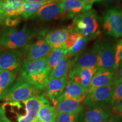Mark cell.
Returning <instances> with one entry per match:
<instances>
[{"label":"cell","instance_id":"cell-1","mask_svg":"<svg viewBox=\"0 0 122 122\" xmlns=\"http://www.w3.org/2000/svg\"><path fill=\"white\" fill-rule=\"evenodd\" d=\"M48 102L45 94L21 102H5L0 106V122H33L41 107Z\"/></svg>","mask_w":122,"mask_h":122},{"label":"cell","instance_id":"cell-2","mask_svg":"<svg viewBox=\"0 0 122 122\" xmlns=\"http://www.w3.org/2000/svg\"><path fill=\"white\" fill-rule=\"evenodd\" d=\"M50 70L46 58L31 61H23L20 76L27 83L42 92L45 90Z\"/></svg>","mask_w":122,"mask_h":122},{"label":"cell","instance_id":"cell-3","mask_svg":"<svg viewBox=\"0 0 122 122\" xmlns=\"http://www.w3.org/2000/svg\"><path fill=\"white\" fill-rule=\"evenodd\" d=\"M38 35L37 28L32 24H25L19 28L5 30L0 37V44L8 49L17 50L30 43Z\"/></svg>","mask_w":122,"mask_h":122},{"label":"cell","instance_id":"cell-4","mask_svg":"<svg viewBox=\"0 0 122 122\" xmlns=\"http://www.w3.org/2000/svg\"><path fill=\"white\" fill-rule=\"evenodd\" d=\"M101 24L100 18L96 11L90 10L76 15L68 27L91 41L100 36Z\"/></svg>","mask_w":122,"mask_h":122},{"label":"cell","instance_id":"cell-5","mask_svg":"<svg viewBox=\"0 0 122 122\" xmlns=\"http://www.w3.org/2000/svg\"><path fill=\"white\" fill-rule=\"evenodd\" d=\"M41 92L19 76L0 96V101L5 102H21L33 96L40 95Z\"/></svg>","mask_w":122,"mask_h":122},{"label":"cell","instance_id":"cell-6","mask_svg":"<svg viewBox=\"0 0 122 122\" xmlns=\"http://www.w3.org/2000/svg\"><path fill=\"white\" fill-rule=\"evenodd\" d=\"M105 32L114 38L122 37V12L120 9L113 7L105 12L102 20Z\"/></svg>","mask_w":122,"mask_h":122},{"label":"cell","instance_id":"cell-7","mask_svg":"<svg viewBox=\"0 0 122 122\" xmlns=\"http://www.w3.org/2000/svg\"><path fill=\"white\" fill-rule=\"evenodd\" d=\"M102 43L103 39H101L96 41L88 49L83 50L72 61L71 68L96 66L98 54Z\"/></svg>","mask_w":122,"mask_h":122},{"label":"cell","instance_id":"cell-8","mask_svg":"<svg viewBox=\"0 0 122 122\" xmlns=\"http://www.w3.org/2000/svg\"><path fill=\"white\" fill-rule=\"evenodd\" d=\"M114 82L105 86L96 88L88 93L83 100L86 107L109 104L114 91Z\"/></svg>","mask_w":122,"mask_h":122},{"label":"cell","instance_id":"cell-9","mask_svg":"<svg viewBox=\"0 0 122 122\" xmlns=\"http://www.w3.org/2000/svg\"><path fill=\"white\" fill-rule=\"evenodd\" d=\"M116 44L113 40L103 39L96 67L97 70H115Z\"/></svg>","mask_w":122,"mask_h":122},{"label":"cell","instance_id":"cell-10","mask_svg":"<svg viewBox=\"0 0 122 122\" xmlns=\"http://www.w3.org/2000/svg\"><path fill=\"white\" fill-rule=\"evenodd\" d=\"M24 56L21 51L8 49L0 50V70L16 74L20 72Z\"/></svg>","mask_w":122,"mask_h":122},{"label":"cell","instance_id":"cell-11","mask_svg":"<svg viewBox=\"0 0 122 122\" xmlns=\"http://www.w3.org/2000/svg\"><path fill=\"white\" fill-rule=\"evenodd\" d=\"M112 114L110 104L86 107L79 115L77 122H103Z\"/></svg>","mask_w":122,"mask_h":122},{"label":"cell","instance_id":"cell-12","mask_svg":"<svg viewBox=\"0 0 122 122\" xmlns=\"http://www.w3.org/2000/svg\"><path fill=\"white\" fill-rule=\"evenodd\" d=\"M52 51L45 40L40 39L30 42L23 48L24 61H31L46 58Z\"/></svg>","mask_w":122,"mask_h":122},{"label":"cell","instance_id":"cell-13","mask_svg":"<svg viewBox=\"0 0 122 122\" xmlns=\"http://www.w3.org/2000/svg\"><path fill=\"white\" fill-rule=\"evenodd\" d=\"M93 2L94 0H60L61 7L63 11L62 18H74L79 14L91 10Z\"/></svg>","mask_w":122,"mask_h":122},{"label":"cell","instance_id":"cell-14","mask_svg":"<svg viewBox=\"0 0 122 122\" xmlns=\"http://www.w3.org/2000/svg\"><path fill=\"white\" fill-rule=\"evenodd\" d=\"M63 11L60 5V0H51L41 7L33 19L41 22H48L62 18Z\"/></svg>","mask_w":122,"mask_h":122},{"label":"cell","instance_id":"cell-15","mask_svg":"<svg viewBox=\"0 0 122 122\" xmlns=\"http://www.w3.org/2000/svg\"><path fill=\"white\" fill-rule=\"evenodd\" d=\"M96 66L92 67L71 68L68 72L70 80L79 84L82 87L88 89L93 77L97 71Z\"/></svg>","mask_w":122,"mask_h":122},{"label":"cell","instance_id":"cell-16","mask_svg":"<svg viewBox=\"0 0 122 122\" xmlns=\"http://www.w3.org/2000/svg\"><path fill=\"white\" fill-rule=\"evenodd\" d=\"M118 78L116 69L98 70L90 83L87 89V94L96 88L113 83Z\"/></svg>","mask_w":122,"mask_h":122},{"label":"cell","instance_id":"cell-17","mask_svg":"<svg viewBox=\"0 0 122 122\" xmlns=\"http://www.w3.org/2000/svg\"><path fill=\"white\" fill-rule=\"evenodd\" d=\"M87 94V89L71 80L67 81L65 89L56 102L63 100H75L83 102Z\"/></svg>","mask_w":122,"mask_h":122},{"label":"cell","instance_id":"cell-18","mask_svg":"<svg viewBox=\"0 0 122 122\" xmlns=\"http://www.w3.org/2000/svg\"><path fill=\"white\" fill-rule=\"evenodd\" d=\"M67 81V76L59 79H48L46 86V96L53 103V106L56 101L62 94Z\"/></svg>","mask_w":122,"mask_h":122},{"label":"cell","instance_id":"cell-19","mask_svg":"<svg viewBox=\"0 0 122 122\" xmlns=\"http://www.w3.org/2000/svg\"><path fill=\"white\" fill-rule=\"evenodd\" d=\"M69 32L68 27H63L50 30L45 37V41L52 50L65 48V42Z\"/></svg>","mask_w":122,"mask_h":122},{"label":"cell","instance_id":"cell-20","mask_svg":"<svg viewBox=\"0 0 122 122\" xmlns=\"http://www.w3.org/2000/svg\"><path fill=\"white\" fill-rule=\"evenodd\" d=\"M82 102L75 100H63L56 102L54 106L56 114H80L84 109Z\"/></svg>","mask_w":122,"mask_h":122},{"label":"cell","instance_id":"cell-21","mask_svg":"<svg viewBox=\"0 0 122 122\" xmlns=\"http://www.w3.org/2000/svg\"><path fill=\"white\" fill-rule=\"evenodd\" d=\"M0 6L5 16H20L24 6L23 0H0Z\"/></svg>","mask_w":122,"mask_h":122},{"label":"cell","instance_id":"cell-22","mask_svg":"<svg viewBox=\"0 0 122 122\" xmlns=\"http://www.w3.org/2000/svg\"><path fill=\"white\" fill-rule=\"evenodd\" d=\"M72 58L66 56L59 61L56 67L50 71L49 79H59L67 76L72 65Z\"/></svg>","mask_w":122,"mask_h":122},{"label":"cell","instance_id":"cell-23","mask_svg":"<svg viewBox=\"0 0 122 122\" xmlns=\"http://www.w3.org/2000/svg\"><path fill=\"white\" fill-rule=\"evenodd\" d=\"M57 114L54 106L49 102L45 103L41 107L38 112L37 122H56Z\"/></svg>","mask_w":122,"mask_h":122},{"label":"cell","instance_id":"cell-24","mask_svg":"<svg viewBox=\"0 0 122 122\" xmlns=\"http://www.w3.org/2000/svg\"><path fill=\"white\" fill-rule=\"evenodd\" d=\"M67 54V49L66 47L52 50L46 57L47 63L50 71L54 68L59 61L63 59Z\"/></svg>","mask_w":122,"mask_h":122},{"label":"cell","instance_id":"cell-25","mask_svg":"<svg viewBox=\"0 0 122 122\" xmlns=\"http://www.w3.org/2000/svg\"><path fill=\"white\" fill-rule=\"evenodd\" d=\"M49 1V2H50ZM49 2L41 4H33V3L24 2L23 10L20 16L22 19H33L37 14L41 7L48 4Z\"/></svg>","mask_w":122,"mask_h":122},{"label":"cell","instance_id":"cell-26","mask_svg":"<svg viewBox=\"0 0 122 122\" xmlns=\"http://www.w3.org/2000/svg\"><path fill=\"white\" fill-rule=\"evenodd\" d=\"M16 80V74L14 73L0 70V96Z\"/></svg>","mask_w":122,"mask_h":122},{"label":"cell","instance_id":"cell-27","mask_svg":"<svg viewBox=\"0 0 122 122\" xmlns=\"http://www.w3.org/2000/svg\"><path fill=\"white\" fill-rule=\"evenodd\" d=\"M89 41H90V40L88 38L81 36L77 40V41L73 46L67 50V56L70 58L76 57L83 51L84 49L85 48V46Z\"/></svg>","mask_w":122,"mask_h":122},{"label":"cell","instance_id":"cell-28","mask_svg":"<svg viewBox=\"0 0 122 122\" xmlns=\"http://www.w3.org/2000/svg\"><path fill=\"white\" fill-rule=\"evenodd\" d=\"M119 99H122V79L121 78L117 79L114 81V91L109 104H112Z\"/></svg>","mask_w":122,"mask_h":122},{"label":"cell","instance_id":"cell-29","mask_svg":"<svg viewBox=\"0 0 122 122\" xmlns=\"http://www.w3.org/2000/svg\"><path fill=\"white\" fill-rule=\"evenodd\" d=\"M68 28L69 29V32H68L66 40L65 42L66 48L67 50L73 46V45L77 41V40L81 36V35L71 30L68 27Z\"/></svg>","mask_w":122,"mask_h":122},{"label":"cell","instance_id":"cell-30","mask_svg":"<svg viewBox=\"0 0 122 122\" xmlns=\"http://www.w3.org/2000/svg\"><path fill=\"white\" fill-rule=\"evenodd\" d=\"M79 114L61 113L57 115L56 122H77Z\"/></svg>","mask_w":122,"mask_h":122},{"label":"cell","instance_id":"cell-31","mask_svg":"<svg viewBox=\"0 0 122 122\" xmlns=\"http://www.w3.org/2000/svg\"><path fill=\"white\" fill-rule=\"evenodd\" d=\"M22 19L21 16H7L5 19L4 24L9 28H14V27L19 25Z\"/></svg>","mask_w":122,"mask_h":122},{"label":"cell","instance_id":"cell-32","mask_svg":"<svg viewBox=\"0 0 122 122\" xmlns=\"http://www.w3.org/2000/svg\"><path fill=\"white\" fill-rule=\"evenodd\" d=\"M110 107L112 114L122 118V99L117 100L111 104Z\"/></svg>","mask_w":122,"mask_h":122},{"label":"cell","instance_id":"cell-33","mask_svg":"<svg viewBox=\"0 0 122 122\" xmlns=\"http://www.w3.org/2000/svg\"><path fill=\"white\" fill-rule=\"evenodd\" d=\"M122 62V39L116 44L115 46V64L117 66L120 62Z\"/></svg>","mask_w":122,"mask_h":122},{"label":"cell","instance_id":"cell-34","mask_svg":"<svg viewBox=\"0 0 122 122\" xmlns=\"http://www.w3.org/2000/svg\"><path fill=\"white\" fill-rule=\"evenodd\" d=\"M122 0H94V2H101L105 6L115 5L119 4Z\"/></svg>","mask_w":122,"mask_h":122},{"label":"cell","instance_id":"cell-35","mask_svg":"<svg viewBox=\"0 0 122 122\" xmlns=\"http://www.w3.org/2000/svg\"><path fill=\"white\" fill-rule=\"evenodd\" d=\"M122 118L119 116L112 114L110 118L103 122H121Z\"/></svg>","mask_w":122,"mask_h":122},{"label":"cell","instance_id":"cell-36","mask_svg":"<svg viewBox=\"0 0 122 122\" xmlns=\"http://www.w3.org/2000/svg\"><path fill=\"white\" fill-rule=\"evenodd\" d=\"M116 70L119 78L122 79V62L118 64L116 67Z\"/></svg>","mask_w":122,"mask_h":122},{"label":"cell","instance_id":"cell-37","mask_svg":"<svg viewBox=\"0 0 122 122\" xmlns=\"http://www.w3.org/2000/svg\"><path fill=\"white\" fill-rule=\"evenodd\" d=\"M24 2L27 3H33V4H41V3H45L51 1V0H23Z\"/></svg>","mask_w":122,"mask_h":122},{"label":"cell","instance_id":"cell-38","mask_svg":"<svg viewBox=\"0 0 122 122\" xmlns=\"http://www.w3.org/2000/svg\"><path fill=\"white\" fill-rule=\"evenodd\" d=\"M5 18H6V16H5L4 13H3V12L2 11V9H1V6H0V25L4 24Z\"/></svg>","mask_w":122,"mask_h":122},{"label":"cell","instance_id":"cell-39","mask_svg":"<svg viewBox=\"0 0 122 122\" xmlns=\"http://www.w3.org/2000/svg\"><path fill=\"white\" fill-rule=\"evenodd\" d=\"M81 1H91V0H81Z\"/></svg>","mask_w":122,"mask_h":122},{"label":"cell","instance_id":"cell-40","mask_svg":"<svg viewBox=\"0 0 122 122\" xmlns=\"http://www.w3.org/2000/svg\"><path fill=\"white\" fill-rule=\"evenodd\" d=\"M120 10H121L122 12V6L121 7V9H120Z\"/></svg>","mask_w":122,"mask_h":122},{"label":"cell","instance_id":"cell-41","mask_svg":"<svg viewBox=\"0 0 122 122\" xmlns=\"http://www.w3.org/2000/svg\"><path fill=\"white\" fill-rule=\"evenodd\" d=\"M36 120H35V121H33V122H36Z\"/></svg>","mask_w":122,"mask_h":122},{"label":"cell","instance_id":"cell-42","mask_svg":"<svg viewBox=\"0 0 122 122\" xmlns=\"http://www.w3.org/2000/svg\"><path fill=\"white\" fill-rule=\"evenodd\" d=\"M0 46H1V44H0Z\"/></svg>","mask_w":122,"mask_h":122},{"label":"cell","instance_id":"cell-43","mask_svg":"<svg viewBox=\"0 0 122 122\" xmlns=\"http://www.w3.org/2000/svg\"><path fill=\"white\" fill-rule=\"evenodd\" d=\"M36 122H37V121H36Z\"/></svg>","mask_w":122,"mask_h":122}]
</instances>
